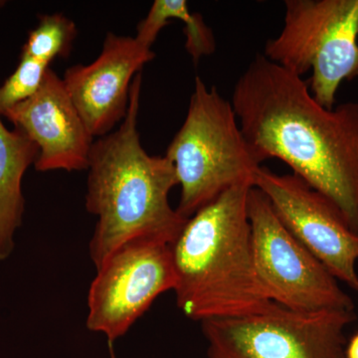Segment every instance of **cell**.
<instances>
[{
	"instance_id": "17",
	"label": "cell",
	"mask_w": 358,
	"mask_h": 358,
	"mask_svg": "<svg viewBox=\"0 0 358 358\" xmlns=\"http://www.w3.org/2000/svg\"><path fill=\"white\" fill-rule=\"evenodd\" d=\"M345 358H358V333L350 339L345 350Z\"/></svg>"
},
{
	"instance_id": "2",
	"label": "cell",
	"mask_w": 358,
	"mask_h": 358,
	"mask_svg": "<svg viewBox=\"0 0 358 358\" xmlns=\"http://www.w3.org/2000/svg\"><path fill=\"white\" fill-rule=\"evenodd\" d=\"M141 85L140 72L119 129L94 141L90 154L86 208L98 218L90 241L96 268L131 242L173 244L188 220L169 202V193L178 185L173 162L166 155H148L141 145Z\"/></svg>"
},
{
	"instance_id": "12",
	"label": "cell",
	"mask_w": 358,
	"mask_h": 358,
	"mask_svg": "<svg viewBox=\"0 0 358 358\" xmlns=\"http://www.w3.org/2000/svg\"><path fill=\"white\" fill-rule=\"evenodd\" d=\"M38 155L31 138L22 129H7L0 115V261L13 252L14 236L25 210L23 176Z\"/></svg>"
},
{
	"instance_id": "4",
	"label": "cell",
	"mask_w": 358,
	"mask_h": 358,
	"mask_svg": "<svg viewBox=\"0 0 358 358\" xmlns=\"http://www.w3.org/2000/svg\"><path fill=\"white\" fill-rule=\"evenodd\" d=\"M166 157L176 169L179 214L188 219L222 193L251 185L262 160L254 152L229 100L199 76L182 126L169 143Z\"/></svg>"
},
{
	"instance_id": "10",
	"label": "cell",
	"mask_w": 358,
	"mask_h": 358,
	"mask_svg": "<svg viewBox=\"0 0 358 358\" xmlns=\"http://www.w3.org/2000/svg\"><path fill=\"white\" fill-rule=\"evenodd\" d=\"M155 57L152 49L136 37L110 32L95 61L65 71V88L94 138L121 124L128 112L134 77Z\"/></svg>"
},
{
	"instance_id": "13",
	"label": "cell",
	"mask_w": 358,
	"mask_h": 358,
	"mask_svg": "<svg viewBox=\"0 0 358 358\" xmlns=\"http://www.w3.org/2000/svg\"><path fill=\"white\" fill-rule=\"evenodd\" d=\"M38 24L28 34L21 56L50 63L69 57L78 35L77 26L63 13L41 14Z\"/></svg>"
},
{
	"instance_id": "18",
	"label": "cell",
	"mask_w": 358,
	"mask_h": 358,
	"mask_svg": "<svg viewBox=\"0 0 358 358\" xmlns=\"http://www.w3.org/2000/svg\"><path fill=\"white\" fill-rule=\"evenodd\" d=\"M108 345H109L110 358H115L114 348H113V343H110V341H108Z\"/></svg>"
},
{
	"instance_id": "16",
	"label": "cell",
	"mask_w": 358,
	"mask_h": 358,
	"mask_svg": "<svg viewBox=\"0 0 358 358\" xmlns=\"http://www.w3.org/2000/svg\"><path fill=\"white\" fill-rule=\"evenodd\" d=\"M186 36L185 48L194 63L199 62L205 55H210L215 51V39L213 33L205 24L201 14L192 13L183 21Z\"/></svg>"
},
{
	"instance_id": "11",
	"label": "cell",
	"mask_w": 358,
	"mask_h": 358,
	"mask_svg": "<svg viewBox=\"0 0 358 358\" xmlns=\"http://www.w3.org/2000/svg\"><path fill=\"white\" fill-rule=\"evenodd\" d=\"M1 117L22 129L39 148L35 169L87 171L94 138L65 88L62 78L51 68L38 91Z\"/></svg>"
},
{
	"instance_id": "6",
	"label": "cell",
	"mask_w": 358,
	"mask_h": 358,
	"mask_svg": "<svg viewBox=\"0 0 358 358\" xmlns=\"http://www.w3.org/2000/svg\"><path fill=\"white\" fill-rule=\"evenodd\" d=\"M355 310L299 312L271 301L257 312L201 322L208 358H345Z\"/></svg>"
},
{
	"instance_id": "7",
	"label": "cell",
	"mask_w": 358,
	"mask_h": 358,
	"mask_svg": "<svg viewBox=\"0 0 358 358\" xmlns=\"http://www.w3.org/2000/svg\"><path fill=\"white\" fill-rule=\"evenodd\" d=\"M257 277L268 300L299 312L355 310L338 280L281 222L267 196L248 195Z\"/></svg>"
},
{
	"instance_id": "1",
	"label": "cell",
	"mask_w": 358,
	"mask_h": 358,
	"mask_svg": "<svg viewBox=\"0 0 358 358\" xmlns=\"http://www.w3.org/2000/svg\"><path fill=\"white\" fill-rule=\"evenodd\" d=\"M259 159H278L322 193L358 235V103L327 109L296 76L257 54L230 100Z\"/></svg>"
},
{
	"instance_id": "5",
	"label": "cell",
	"mask_w": 358,
	"mask_h": 358,
	"mask_svg": "<svg viewBox=\"0 0 358 358\" xmlns=\"http://www.w3.org/2000/svg\"><path fill=\"white\" fill-rule=\"evenodd\" d=\"M284 25L263 55L296 76L312 70L310 93L327 109L358 76V0H286Z\"/></svg>"
},
{
	"instance_id": "14",
	"label": "cell",
	"mask_w": 358,
	"mask_h": 358,
	"mask_svg": "<svg viewBox=\"0 0 358 358\" xmlns=\"http://www.w3.org/2000/svg\"><path fill=\"white\" fill-rule=\"evenodd\" d=\"M49 63L20 56L13 74L0 86V115L31 98L38 91Z\"/></svg>"
},
{
	"instance_id": "3",
	"label": "cell",
	"mask_w": 358,
	"mask_h": 358,
	"mask_svg": "<svg viewBox=\"0 0 358 358\" xmlns=\"http://www.w3.org/2000/svg\"><path fill=\"white\" fill-rule=\"evenodd\" d=\"M238 185L188 218L171 246L179 310L193 320L236 317L271 303L257 277L248 195Z\"/></svg>"
},
{
	"instance_id": "15",
	"label": "cell",
	"mask_w": 358,
	"mask_h": 358,
	"mask_svg": "<svg viewBox=\"0 0 358 358\" xmlns=\"http://www.w3.org/2000/svg\"><path fill=\"white\" fill-rule=\"evenodd\" d=\"M192 11L185 0H155L136 27V39L152 49L159 32L173 20H185Z\"/></svg>"
},
{
	"instance_id": "8",
	"label": "cell",
	"mask_w": 358,
	"mask_h": 358,
	"mask_svg": "<svg viewBox=\"0 0 358 358\" xmlns=\"http://www.w3.org/2000/svg\"><path fill=\"white\" fill-rule=\"evenodd\" d=\"M96 270L88 294L87 327L105 334L110 343L128 333L157 296L176 287L169 244H124Z\"/></svg>"
},
{
	"instance_id": "9",
	"label": "cell",
	"mask_w": 358,
	"mask_h": 358,
	"mask_svg": "<svg viewBox=\"0 0 358 358\" xmlns=\"http://www.w3.org/2000/svg\"><path fill=\"white\" fill-rule=\"evenodd\" d=\"M254 187L267 196L281 222L339 282L358 294V235L326 196L294 174L259 169Z\"/></svg>"
}]
</instances>
